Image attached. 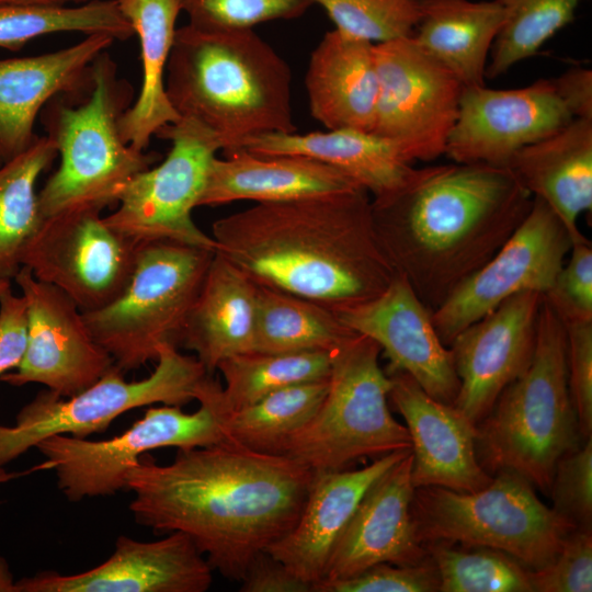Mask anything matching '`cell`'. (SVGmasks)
<instances>
[{"mask_svg":"<svg viewBox=\"0 0 592 592\" xmlns=\"http://www.w3.org/2000/svg\"><path fill=\"white\" fill-rule=\"evenodd\" d=\"M11 289V278L0 273V298L3 294Z\"/></svg>","mask_w":592,"mask_h":592,"instance_id":"obj_52","label":"cell"},{"mask_svg":"<svg viewBox=\"0 0 592 592\" xmlns=\"http://www.w3.org/2000/svg\"><path fill=\"white\" fill-rule=\"evenodd\" d=\"M530 581L535 592H591V527H576L571 531L548 565L530 570Z\"/></svg>","mask_w":592,"mask_h":592,"instance_id":"obj_43","label":"cell"},{"mask_svg":"<svg viewBox=\"0 0 592 592\" xmlns=\"http://www.w3.org/2000/svg\"><path fill=\"white\" fill-rule=\"evenodd\" d=\"M133 89L117 77L106 52L92 64L91 84L76 105L53 102L45 123L60 156L58 169L37 194L44 219L81 212H102L117 203L126 184L150 168L155 157L126 144L118 118L130 105Z\"/></svg>","mask_w":592,"mask_h":592,"instance_id":"obj_6","label":"cell"},{"mask_svg":"<svg viewBox=\"0 0 592 592\" xmlns=\"http://www.w3.org/2000/svg\"><path fill=\"white\" fill-rule=\"evenodd\" d=\"M374 45L334 29L312 50L305 88L311 116L326 128L372 132L378 98Z\"/></svg>","mask_w":592,"mask_h":592,"instance_id":"obj_26","label":"cell"},{"mask_svg":"<svg viewBox=\"0 0 592 592\" xmlns=\"http://www.w3.org/2000/svg\"><path fill=\"white\" fill-rule=\"evenodd\" d=\"M550 288L543 295L563 323L592 321V246L582 236L573 240Z\"/></svg>","mask_w":592,"mask_h":592,"instance_id":"obj_42","label":"cell"},{"mask_svg":"<svg viewBox=\"0 0 592 592\" xmlns=\"http://www.w3.org/2000/svg\"><path fill=\"white\" fill-rule=\"evenodd\" d=\"M412 34L417 44L446 67L465 88L485 86L492 44L502 27L499 0H420Z\"/></svg>","mask_w":592,"mask_h":592,"instance_id":"obj_31","label":"cell"},{"mask_svg":"<svg viewBox=\"0 0 592 592\" xmlns=\"http://www.w3.org/2000/svg\"><path fill=\"white\" fill-rule=\"evenodd\" d=\"M354 333L332 309L308 298L258 285L252 352H330Z\"/></svg>","mask_w":592,"mask_h":592,"instance_id":"obj_32","label":"cell"},{"mask_svg":"<svg viewBox=\"0 0 592 592\" xmlns=\"http://www.w3.org/2000/svg\"><path fill=\"white\" fill-rule=\"evenodd\" d=\"M213 568L180 532L153 542L121 535L113 554L76 574L42 571L15 581L16 592H205Z\"/></svg>","mask_w":592,"mask_h":592,"instance_id":"obj_20","label":"cell"},{"mask_svg":"<svg viewBox=\"0 0 592 592\" xmlns=\"http://www.w3.org/2000/svg\"><path fill=\"white\" fill-rule=\"evenodd\" d=\"M36 470H46L44 463H42L39 465H36V466L32 467L31 469H27V470L22 471V473H18V471L9 473V471L4 470L3 467H0V483L10 481V480L15 479V478H19V477H21L23 475L32 474V473H34Z\"/></svg>","mask_w":592,"mask_h":592,"instance_id":"obj_50","label":"cell"},{"mask_svg":"<svg viewBox=\"0 0 592 592\" xmlns=\"http://www.w3.org/2000/svg\"><path fill=\"white\" fill-rule=\"evenodd\" d=\"M441 592H531L530 569L511 556L487 547L425 545Z\"/></svg>","mask_w":592,"mask_h":592,"instance_id":"obj_38","label":"cell"},{"mask_svg":"<svg viewBox=\"0 0 592 592\" xmlns=\"http://www.w3.org/2000/svg\"><path fill=\"white\" fill-rule=\"evenodd\" d=\"M0 592H16L15 580L5 558L0 555Z\"/></svg>","mask_w":592,"mask_h":592,"instance_id":"obj_49","label":"cell"},{"mask_svg":"<svg viewBox=\"0 0 592 592\" xmlns=\"http://www.w3.org/2000/svg\"><path fill=\"white\" fill-rule=\"evenodd\" d=\"M358 187L339 169L309 157L260 156L237 150L213 159L198 206L237 201L284 202Z\"/></svg>","mask_w":592,"mask_h":592,"instance_id":"obj_25","label":"cell"},{"mask_svg":"<svg viewBox=\"0 0 592 592\" xmlns=\"http://www.w3.org/2000/svg\"><path fill=\"white\" fill-rule=\"evenodd\" d=\"M557 93L574 118L592 119V70L571 67L553 79Z\"/></svg>","mask_w":592,"mask_h":592,"instance_id":"obj_48","label":"cell"},{"mask_svg":"<svg viewBox=\"0 0 592 592\" xmlns=\"http://www.w3.org/2000/svg\"><path fill=\"white\" fill-rule=\"evenodd\" d=\"M533 196L509 168L457 163L417 168L398 190L372 198L378 242L433 312L511 237Z\"/></svg>","mask_w":592,"mask_h":592,"instance_id":"obj_2","label":"cell"},{"mask_svg":"<svg viewBox=\"0 0 592 592\" xmlns=\"http://www.w3.org/2000/svg\"><path fill=\"white\" fill-rule=\"evenodd\" d=\"M520 184L559 217L571 240L592 209V119L573 118L557 133L520 149L508 167Z\"/></svg>","mask_w":592,"mask_h":592,"instance_id":"obj_27","label":"cell"},{"mask_svg":"<svg viewBox=\"0 0 592 592\" xmlns=\"http://www.w3.org/2000/svg\"><path fill=\"white\" fill-rule=\"evenodd\" d=\"M20 0H0V3H19Z\"/></svg>","mask_w":592,"mask_h":592,"instance_id":"obj_53","label":"cell"},{"mask_svg":"<svg viewBox=\"0 0 592 592\" xmlns=\"http://www.w3.org/2000/svg\"><path fill=\"white\" fill-rule=\"evenodd\" d=\"M258 285L215 252L186 319L180 344L213 375L237 354L252 352Z\"/></svg>","mask_w":592,"mask_h":592,"instance_id":"obj_29","label":"cell"},{"mask_svg":"<svg viewBox=\"0 0 592 592\" xmlns=\"http://www.w3.org/2000/svg\"><path fill=\"white\" fill-rule=\"evenodd\" d=\"M388 375L389 398L405 419L411 440L414 488L473 492L488 486L492 476L477 456V424L454 405L431 397L407 373Z\"/></svg>","mask_w":592,"mask_h":592,"instance_id":"obj_21","label":"cell"},{"mask_svg":"<svg viewBox=\"0 0 592 592\" xmlns=\"http://www.w3.org/2000/svg\"><path fill=\"white\" fill-rule=\"evenodd\" d=\"M573 118L553 79L508 90L464 87L444 155L457 163L506 168L520 149L557 133Z\"/></svg>","mask_w":592,"mask_h":592,"instance_id":"obj_17","label":"cell"},{"mask_svg":"<svg viewBox=\"0 0 592 592\" xmlns=\"http://www.w3.org/2000/svg\"><path fill=\"white\" fill-rule=\"evenodd\" d=\"M241 592H316L315 585L294 574L269 551L259 553L240 581Z\"/></svg>","mask_w":592,"mask_h":592,"instance_id":"obj_47","label":"cell"},{"mask_svg":"<svg viewBox=\"0 0 592 592\" xmlns=\"http://www.w3.org/2000/svg\"><path fill=\"white\" fill-rule=\"evenodd\" d=\"M217 371L225 380L220 391L223 407L231 411L282 388L328 378L330 352H248L224 360Z\"/></svg>","mask_w":592,"mask_h":592,"instance_id":"obj_36","label":"cell"},{"mask_svg":"<svg viewBox=\"0 0 592 592\" xmlns=\"http://www.w3.org/2000/svg\"><path fill=\"white\" fill-rule=\"evenodd\" d=\"M349 36L380 44L413 34L420 0H312Z\"/></svg>","mask_w":592,"mask_h":592,"instance_id":"obj_39","label":"cell"},{"mask_svg":"<svg viewBox=\"0 0 592 592\" xmlns=\"http://www.w3.org/2000/svg\"><path fill=\"white\" fill-rule=\"evenodd\" d=\"M439 585L429 558L417 565L377 563L349 579L319 584L316 592H434Z\"/></svg>","mask_w":592,"mask_h":592,"instance_id":"obj_44","label":"cell"},{"mask_svg":"<svg viewBox=\"0 0 592 592\" xmlns=\"http://www.w3.org/2000/svg\"><path fill=\"white\" fill-rule=\"evenodd\" d=\"M315 473L232 442L178 449L170 464L140 457L126 478L136 523L192 539L224 578L240 582L252 559L291 532Z\"/></svg>","mask_w":592,"mask_h":592,"instance_id":"obj_1","label":"cell"},{"mask_svg":"<svg viewBox=\"0 0 592 592\" xmlns=\"http://www.w3.org/2000/svg\"><path fill=\"white\" fill-rule=\"evenodd\" d=\"M499 1L504 9V21L486 69V78L492 79L537 54L548 39L573 21L583 0Z\"/></svg>","mask_w":592,"mask_h":592,"instance_id":"obj_37","label":"cell"},{"mask_svg":"<svg viewBox=\"0 0 592 592\" xmlns=\"http://www.w3.org/2000/svg\"><path fill=\"white\" fill-rule=\"evenodd\" d=\"M411 513L424 546L442 542L487 547L530 570L548 565L578 527L543 503L527 479L510 470L497 471L488 486L473 492L414 488Z\"/></svg>","mask_w":592,"mask_h":592,"instance_id":"obj_8","label":"cell"},{"mask_svg":"<svg viewBox=\"0 0 592 592\" xmlns=\"http://www.w3.org/2000/svg\"><path fill=\"white\" fill-rule=\"evenodd\" d=\"M378 98L371 133L394 141L412 163L445 152L464 86L409 37L374 45Z\"/></svg>","mask_w":592,"mask_h":592,"instance_id":"obj_13","label":"cell"},{"mask_svg":"<svg viewBox=\"0 0 592 592\" xmlns=\"http://www.w3.org/2000/svg\"><path fill=\"white\" fill-rule=\"evenodd\" d=\"M333 311L350 330L379 345L389 361L387 374L407 373L431 397L454 405L459 379L452 351L441 341L432 311L402 275L396 273L376 297Z\"/></svg>","mask_w":592,"mask_h":592,"instance_id":"obj_18","label":"cell"},{"mask_svg":"<svg viewBox=\"0 0 592 592\" xmlns=\"http://www.w3.org/2000/svg\"><path fill=\"white\" fill-rule=\"evenodd\" d=\"M114 41L96 33L56 52L0 59V146L4 161L36 138V117L49 101L90 87L93 61Z\"/></svg>","mask_w":592,"mask_h":592,"instance_id":"obj_23","label":"cell"},{"mask_svg":"<svg viewBox=\"0 0 592 592\" xmlns=\"http://www.w3.org/2000/svg\"><path fill=\"white\" fill-rule=\"evenodd\" d=\"M27 348V307L11 289L0 298V378L22 362Z\"/></svg>","mask_w":592,"mask_h":592,"instance_id":"obj_46","label":"cell"},{"mask_svg":"<svg viewBox=\"0 0 592 592\" xmlns=\"http://www.w3.org/2000/svg\"><path fill=\"white\" fill-rule=\"evenodd\" d=\"M412 459L409 452L369 487L338 539L317 587L349 579L377 563L417 565L430 558L417 536L411 513Z\"/></svg>","mask_w":592,"mask_h":592,"instance_id":"obj_22","label":"cell"},{"mask_svg":"<svg viewBox=\"0 0 592 592\" xmlns=\"http://www.w3.org/2000/svg\"><path fill=\"white\" fill-rule=\"evenodd\" d=\"M87 1H91V0H20V3L65 5L68 2H75V3L81 4V3H86Z\"/></svg>","mask_w":592,"mask_h":592,"instance_id":"obj_51","label":"cell"},{"mask_svg":"<svg viewBox=\"0 0 592 592\" xmlns=\"http://www.w3.org/2000/svg\"><path fill=\"white\" fill-rule=\"evenodd\" d=\"M107 34L115 41L134 35L117 0H91L77 5L0 3V47L19 50L27 42L53 33Z\"/></svg>","mask_w":592,"mask_h":592,"instance_id":"obj_35","label":"cell"},{"mask_svg":"<svg viewBox=\"0 0 592 592\" xmlns=\"http://www.w3.org/2000/svg\"><path fill=\"white\" fill-rule=\"evenodd\" d=\"M548 494L553 509L578 527L592 521V436L557 462Z\"/></svg>","mask_w":592,"mask_h":592,"instance_id":"obj_41","label":"cell"},{"mask_svg":"<svg viewBox=\"0 0 592 592\" xmlns=\"http://www.w3.org/2000/svg\"><path fill=\"white\" fill-rule=\"evenodd\" d=\"M156 136L171 143L167 157L126 184L118 208L104 221L137 244L169 240L216 251L215 240L196 226L192 212L198 207L209 166L221 150L217 136L183 117Z\"/></svg>","mask_w":592,"mask_h":592,"instance_id":"obj_12","label":"cell"},{"mask_svg":"<svg viewBox=\"0 0 592 592\" xmlns=\"http://www.w3.org/2000/svg\"><path fill=\"white\" fill-rule=\"evenodd\" d=\"M210 376L196 356L163 344L155 371L144 379L127 382L124 372L114 365L73 396L42 390L21 408L13 426L0 424V467L49 436L87 439L104 432L132 409L153 403L182 407L197 400Z\"/></svg>","mask_w":592,"mask_h":592,"instance_id":"obj_10","label":"cell"},{"mask_svg":"<svg viewBox=\"0 0 592 592\" xmlns=\"http://www.w3.org/2000/svg\"><path fill=\"white\" fill-rule=\"evenodd\" d=\"M13 280L26 301L27 348L15 371L5 373L0 382L11 386L37 383L61 397H70L114 366L71 298L35 278L25 266Z\"/></svg>","mask_w":592,"mask_h":592,"instance_id":"obj_16","label":"cell"},{"mask_svg":"<svg viewBox=\"0 0 592 592\" xmlns=\"http://www.w3.org/2000/svg\"><path fill=\"white\" fill-rule=\"evenodd\" d=\"M166 90L179 116L213 132L225 156L247 138L297 130L291 68L252 29H177Z\"/></svg>","mask_w":592,"mask_h":592,"instance_id":"obj_4","label":"cell"},{"mask_svg":"<svg viewBox=\"0 0 592 592\" xmlns=\"http://www.w3.org/2000/svg\"><path fill=\"white\" fill-rule=\"evenodd\" d=\"M220 390L221 385L212 376L195 412L186 413L180 406L151 407L130 428L109 440L53 435L35 447L46 457L59 491L69 501L112 496L126 489L129 470L149 451L231 442L223 425Z\"/></svg>","mask_w":592,"mask_h":592,"instance_id":"obj_11","label":"cell"},{"mask_svg":"<svg viewBox=\"0 0 592 592\" xmlns=\"http://www.w3.org/2000/svg\"><path fill=\"white\" fill-rule=\"evenodd\" d=\"M190 25L204 31L252 29L301 16L312 0H177Z\"/></svg>","mask_w":592,"mask_h":592,"instance_id":"obj_40","label":"cell"},{"mask_svg":"<svg viewBox=\"0 0 592 592\" xmlns=\"http://www.w3.org/2000/svg\"><path fill=\"white\" fill-rule=\"evenodd\" d=\"M477 428L482 466L516 473L547 494L557 462L580 445L568 386L566 329L544 296L528 367L503 389Z\"/></svg>","mask_w":592,"mask_h":592,"instance_id":"obj_5","label":"cell"},{"mask_svg":"<svg viewBox=\"0 0 592 592\" xmlns=\"http://www.w3.org/2000/svg\"><path fill=\"white\" fill-rule=\"evenodd\" d=\"M328 378L295 384L246 407L225 411L223 425L229 440L250 451L280 455L286 441L319 409Z\"/></svg>","mask_w":592,"mask_h":592,"instance_id":"obj_34","label":"cell"},{"mask_svg":"<svg viewBox=\"0 0 592 592\" xmlns=\"http://www.w3.org/2000/svg\"><path fill=\"white\" fill-rule=\"evenodd\" d=\"M568 386L581 437L592 435V321L563 323Z\"/></svg>","mask_w":592,"mask_h":592,"instance_id":"obj_45","label":"cell"},{"mask_svg":"<svg viewBox=\"0 0 592 592\" xmlns=\"http://www.w3.org/2000/svg\"><path fill=\"white\" fill-rule=\"evenodd\" d=\"M3 162H4V156L0 146V164H2Z\"/></svg>","mask_w":592,"mask_h":592,"instance_id":"obj_54","label":"cell"},{"mask_svg":"<svg viewBox=\"0 0 592 592\" xmlns=\"http://www.w3.org/2000/svg\"><path fill=\"white\" fill-rule=\"evenodd\" d=\"M380 352L375 341L356 332L330 351L326 397L280 455L320 473L411 449L406 425L388 407L391 379L379 365Z\"/></svg>","mask_w":592,"mask_h":592,"instance_id":"obj_7","label":"cell"},{"mask_svg":"<svg viewBox=\"0 0 592 592\" xmlns=\"http://www.w3.org/2000/svg\"><path fill=\"white\" fill-rule=\"evenodd\" d=\"M571 243L556 213L533 197L528 214L503 246L432 312L441 341L449 346L460 331L519 293L544 295L563 265Z\"/></svg>","mask_w":592,"mask_h":592,"instance_id":"obj_14","label":"cell"},{"mask_svg":"<svg viewBox=\"0 0 592 592\" xmlns=\"http://www.w3.org/2000/svg\"><path fill=\"white\" fill-rule=\"evenodd\" d=\"M542 300L540 293H519L465 328L449 344L459 379L454 406L475 424L528 367Z\"/></svg>","mask_w":592,"mask_h":592,"instance_id":"obj_19","label":"cell"},{"mask_svg":"<svg viewBox=\"0 0 592 592\" xmlns=\"http://www.w3.org/2000/svg\"><path fill=\"white\" fill-rule=\"evenodd\" d=\"M138 36L141 86L136 101L118 118L122 139L145 151L152 136L180 116L166 90V71L181 13L177 0H117Z\"/></svg>","mask_w":592,"mask_h":592,"instance_id":"obj_30","label":"cell"},{"mask_svg":"<svg viewBox=\"0 0 592 592\" xmlns=\"http://www.w3.org/2000/svg\"><path fill=\"white\" fill-rule=\"evenodd\" d=\"M216 251L169 240L139 243L130 278L109 305L82 312L122 372L157 361L181 335Z\"/></svg>","mask_w":592,"mask_h":592,"instance_id":"obj_9","label":"cell"},{"mask_svg":"<svg viewBox=\"0 0 592 592\" xmlns=\"http://www.w3.org/2000/svg\"><path fill=\"white\" fill-rule=\"evenodd\" d=\"M137 248L111 228L101 212L81 210L46 218L21 264L87 312L121 295L130 278Z\"/></svg>","mask_w":592,"mask_h":592,"instance_id":"obj_15","label":"cell"},{"mask_svg":"<svg viewBox=\"0 0 592 592\" xmlns=\"http://www.w3.org/2000/svg\"><path fill=\"white\" fill-rule=\"evenodd\" d=\"M216 252L255 284L332 310L379 295L395 276L362 189L253 206L214 221Z\"/></svg>","mask_w":592,"mask_h":592,"instance_id":"obj_3","label":"cell"},{"mask_svg":"<svg viewBox=\"0 0 592 592\" xmlns=\"http://www.w3.org/2000/svg\"><path fill=\"white\" fill-rule=\"evenodd\" d=\"M238 150L260 156L299 155L319 160L349 175L373 198L398 190L417 170L394 141L357 129L269 133L247 138Z\"/></svg>","mask_w":592,"mask_h":592,"instance_id":"obj_28","label":"cell"},{"mask_svg":"<svg viewBox=\"0 0 592 592\" xmlns=\"http://www.w3.org/2000/svg\"><path fill=\"white\" fill-rule=\"evenodd\" d=\"M57 155L49 136H36L24 151L0 164V273L11 280L45 220L35 185Z\"/></svg>","mask_w":592,"mask_h":592,"instance_id":"obj_33","label":"cell"},{"mask_svg":"<svg viewBox=\"0 0 592 592\" xmlns=\"http://www.w3.org/2000/svg\"><path fill=\"white\" fill-rule=\"evenodd\" d=\"M411 449L375 458L360 469L315 473L301 513L288 534L266 548L316 587L331 553L369 487Z\"/></svg>","mask_w":592,"mask_h":592,"instance_id":"obj_24","label":"cell"}]
</instances>
